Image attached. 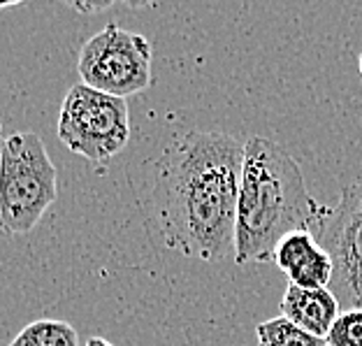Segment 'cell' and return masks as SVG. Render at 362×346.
Masks as SVG:
<instances>
[{"instance_id":"6da1fadb","label":"cell","mask_w":362,"mask_h":346,"mask_svg":"<svg viewBox=\"0 0 362 346\" xmlns=\"http://www.w3.org/2000/svg\"><path fill=\"white\" fill-rule=\"evenodd\" d=\"M244 146L218 130H184L156 161L153 207L168 249L207 263L235 256Z\"/></svg>"},{"instance_id":"7a4b0ae2","label":"cell","mask_w":362,"mask_h":346,"mask_svg":"<svg viewBox=\"0 0 362 346\" xmlns=\"http://www.w3.org/2000/svg\"><path fill=\"white\" fill-rule=\"evenodd\" d=\"M327 207L311 197L298 161L267 137L244 144L240 200H237L235 263L272 260L288 233H314Z\"/></svg>"},{"instance_id":"3957f363","label":"cell","mask_w":362,"mask_h":346,"mask_svg":"<svg viewBox=\"0 0 362 346\" xmlns=\"http://www.w3.org/2000/svg\"><path fill=\"white\" fill-rule=\"evenodd\" d=\"M59 197V172L37 133H14L0 149V233L26 235Z\"/></svg>"},{"instance_id":"277c9868","label":"cell","mask_w":362,"mask_h":346,"mask_svg":"<svg viewBox=\"0 0 362 346\" xmlns=\"http://www.w3.org/2000/svg\"><path fill=\"white\" fill-rule=\"evenodd\" d=\"M59 139L90 166L105 168L126 149L130 139V112L123 98L75 84L68 88L59 112Z\"/></svg>"},{"instance_id":"5b68a950","label":"cell","mask_w":362,"mask_h":346,"mask_svg":"<svg viewBox=\"0 0 362 346\" xmlns=\"http://www.w3.org/2000/svg\"><path fill=\"white\" fill-rule=\"evenodd\" d=\"M151 61L149 40L110 23L84 42L77 70L84 86L126 100L151 86Z\"/></svg>"},{"instance_id":"8992f818","label":"cell","mask_w":362,"mask_h":346,"mask_svg":"<svg viewBox=\"0 0 362 346\" xmlns=\"http://www.w3.org/2000/svg\"><path fill=\"white\" fill-rule=\"evenodd\" d=\"M332 260L330 291L344 309H362V181L341 191L337 207H327L314 230Z\"/></svg>"},{"instance_id":"52a82bcc","label":"cell","mask_w":362,"mask_h":346,"mask_svg":"<svg viewBox=\"0 0 362 346\" xmlns=\"http://www.w3.org/2000/svg\"><path fill=\"white\" fill-rule=\"evenodd\" d=\"M272 260L288 277V284L298 288H330L332 260L318 244L311 230L288 233L276 244Z\"/></svg>"},{"instance_id":"ba28073f","label":"cell","mask_w":362,"mask_h":346,"mask_svg":"<svg viewBox=\"0 0 362 346\" xmlns=\"http://www.w3.org/2000/svg\"><path fill=\"white\" fill-rule=\"evenodd\" d=\"M339 314L341 307L330 288H298L288 284L281 298V316L320 340L330 335Z\"/></svg>"},{"instance_id":"9c48e42d","label":"cell","mask_w":362,"mask_h":346,"mask_svg":"<svg viewBox=\"0 0 362 346\" xmlns=\"http://www.w3.org/2000/svg\"><path fill=\"white\" fill-rule=\"evenodd\" d=\"M10 346H79V335L65 321L40 318L23 328Z\"/></svg>"},{"instance_id":"30bf717a","label":"cell","mask_w":362,"mask_h":346,"mask_svg":"<svg viewBox=\"0 0 362 346\" xmlns=\"http://www.w3.org/2000/svg\"><path fill=\"white\" fill-rule=\"evenodd\" d=\"M258 346H327L325 340L309 335L284 316L262 321L256 328Z\"/></svg>"},{"instance_id":"8fae6325","label":"cell","mask_w":362,"mask_h":346,"mask_svg":"<svg viewBox=\"0 0 362 346\" xmlns=\"http://www.w3.org/2000/svg\"><path fill=\"white\" fill-rule=\"evenodd\" d=\"M325 342L327 346H362V309H344Z\"/></svg>"},{"instance_id":"7c38bea8","label":"cell","mask_w":362,"mask_h":346,"mask_svg":"<svg viewBox=\"0 0 362 346\" xmlns=\"http://www.w3.org/2000/svg\"><path fill=\"white\" fill-rule=\"evenodd\" d=\"M68 7H72V10H77L81 14H98V12L110 10L112 3H84V0H77V3H68Z\"/></svg>"},{"instance_id":"4fadbf2b","label":"cell","mask_w":362,"mask_h":346,"mask_svg":"<svg viewBox=\"0 0 362 346\" xmlns=\"http://www.w3.org/2000/svg\"><path fill=\"white\" fill-rule=\"evenodd\" d=\"M86 346H114V344H110L107 340H103V337H90V340L86 342Z\"/></svg>"},{"instance_id":"5bb4252c","label":"cell","mask_w":362,"mask_h":346,"mask_svg":"<svg viewBox=\"0 0 362 346\" xmlns=\"http://www.w3.org/2000/svg\"><path fill=\"white\" fill-rule=\"evenodd\" d=\"M16 5H19V3H0V12H3V10H10V7H16Z\"/></svg>"},{"instance_id":"9a60e30c","label":"cell","mask_w":362,"mask_h":346,"mask_svg":"<svg viewBox=\"0 0 362 346\" xmlns=\"http://www.w3.org/2000/svg\"><path fill=\"white\" fill-rule=\"evenodd\" d=\"M3 142H5V139H3V128H0V149H3Z\"/></svg>"},{"instance_id":"2e32d148","label":"cell","mask_w":362,"mask_h":346,"mask_svg":"<svg viewBox=\"0 0 362 346\" xmlns=\"http://www.w3.org/2000/svg\"><path fill=\"white\" fill-rule=\"evenodd\" d=\"M358 68H360V77H362V54H360V63H358Z\"/></svg>"},{"instance_id":"e0dca14e","label":"cell","mask_w":362,"mask_h":346,"mask_svg":"<svg viewBox=\"0 0 362 346\" xmlns=\"http://www.w3.org/2000/svg\"><path fill=\"white\" fill-rule=\"evenodd\" d=\"M0 235H3V233H0Z\"/></svg>"}]
</instances>
